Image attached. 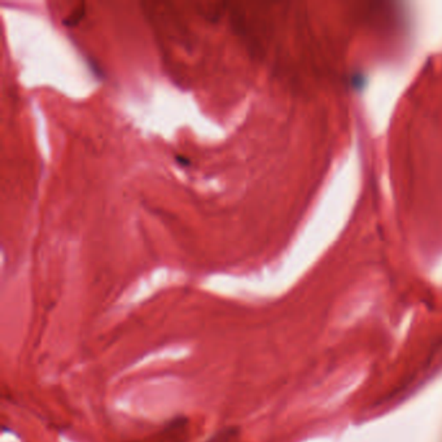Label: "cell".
<instances>
[{"mask_svg":"<svg viewBox=\"0 0 442 442\" xmlns=\"http://www.w3.org/2000/svg\"><path fill=\"white\" fill-rule=\"evenodd\" d=\"M82 15H85V6H80V9H75L74 14L70 17H68L64 23L69 25V26H73V25H75L77 22L80 21Z\"/></svg>","mask_w":442,"mask_h":442,"instance_id":"cell-1","label":"cell"}]
</instances>
